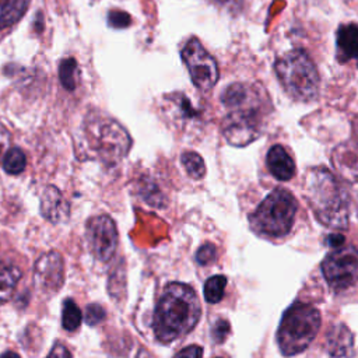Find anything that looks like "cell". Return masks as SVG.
<instances>
[{
  "label": "cell",
  "instance_id": "cell-1",
  "mask_svg": "<svg viewBox=\"0 0 358 358\" xmlns=\"http://www.w3.org/2000/svg\"><path fill=\"white\" fill-rule=\"evenodd\" d=\"M228 113L222 131L227 141L235 147H245L255 141L263 130L264 115L270 109L263 88L255 84L234 83L221 95Z\"/></svg>",
  "mask_w": 358,
  "mask_h": 358
},
{
  "label": "cell",
  "instance_id": "cell-2",
  "mask_svg": "<svg viewBox=\"0 0 358 358\" xmlns=\"http://www.w3.org/2000/svg\"><path fill=\"white\" fill-rule=\"evenodd\" d=\"M200 315L201 308L194 289L183 282H169L154 312V334L161 343L175 341L194 329Z\"/></svg>",
  "mask_w": 358,
  "mask_h": 358
},
{
  "label": "cell",
  "instance_id": "cell-3",
  "mask_svg": "<svg viewBox=\"0 0 358 358\" xmlns=\"http://www.w3.org/2000/svg\"><path fill=\"white\" fill-rule=\"evenodd\" d=\"M306 199L317 220L333 228L348 224V194L326 168H313L306 175Z\"/></svg>",
  "mask_w": 358,
  "mask_h": 358
},
{
  "label": "cell",
  "instance_id": "cell-4",
  "mask_svg": "<svg viewBox=\"0 0 358 358\" xmlns=\"http://www.w3.org/2000/svg\"><path fill=\"white\" fill-rule=\"evenodd\" d=\"M274 71L285 92L295 101L309 102L319 92V73L306 52L294 49L275 60Z\"/></svg>",
  "mask_w": 358,
  "mask_h": 358
},
{
  "label": "cell",
  "instance_id": "cell-5",
  "mask_svg": "<svg viewBox=\"0 0 358 358\" xmlns=\"http://www.w3.org/2000/svg\"><path fill=\"white\" fill-rule=\"evenodd\" d=\"M319 310L303 302L292 303L282 315L277 343L284 355H295L308 348L320 327Z\"/></svg>",
  "mask_w": 358,
  "mask_h": 358
},
{
  "label": "cell",
  "instance_id": "cell-6",
  "mask_svg": "<svg viewBox=\"0 0 358 358\" xmlns=\"http://www.w3.org/2000/svg\"><path fill=\"white\" fill-rule=\"evenodd\" d=\"M296 200L285 189L273 190L250 215V225L257 234L280 238L287 235L296 215Z\"/></svg>",
  "mask_w": 358,
  "mask_h": 358
},
{
  "label": "cell",
  "instance_id": "cell-7",
  "mask_svg": "<svg viewBox=\"0 0 358 358\" xmlns=\"http://www.w3.org/2000/svg\"><path fill=\"white\" fill-rule=\"evenodd\" d=\"M90 145L106 165L117 164L130 150L129 133L117 122L103 119L90 126Z\"/></svg>",
  "mask_w": 358,
  "mask_h": 358
},
{
  "label": "cell",
  "instance_id": "cell-8",
  "mask_svg": "<svg viewBox=\"0 0 358 358\" xmlns=\"http://www.w3.org/2000/svg\"><path fill=\"white\" fill-rule=\"evenodd\" d=\"M324 280L334 291H343L358 282V249L337 248L322 262Z\"/></svg>",
  "mask_w": 358,
  "mask_h": 358
},
{
  "label": "cell",
  "instance_id": "cell-9",
  "mask_svg": "<svg viewBox=\"0 0 358 358\" xmlns=\"http://www.w3.org/2000/svg\"><path fill=\"white\" fill-rule=\"evenodd\" d=\"M180 55L194 87L203 92L210 91L218 80V66L215 59L196 38L186 42Z\"/></svg>",
  "mask_w": 358,
  "mask_h": 358
},
{
  "label": "cell",
  "instance_id": "cell-10",
  "mask_svg": "<svg viewBox=\"0 0 358 358\" xmlns=\"http://www.w3.org/2000/svg\"><path fill=\"white\" fill-rule=\"evenodd\" d=\"M85 238L92 256L99 262H109L117 248V229L115 221L106 215H95L87 221Z\"/></svg>",
  "mask_w": 358,
  "mask_h": 358
},
{
  "label": "cell",
  "instance_id": "cell-11",
  "mask_svg": "<svg viewBox=\"0 0 358 358\" xmlns=\"http://www.w3.org/2000/svg\"><path fill=\"white\" fill-rule=\"evenodd\" d=\"M64 282V262L57 250L43 253L34 264V285L43 295L57 292Z\"/></svg>",
  "mask_w": 358,
  "mask_h": 358
},
{
  "label": "cell",
  "instance_id": "cell-12",
  "mask_svg": "<svg viewBox=\"0 0 358 358\" xmlns=\"http://www.w3.org/2000/svg\"><path fill=\"white\" fill-rule=\"evenodd\" d=\"M41 214L52 224H62L69 220L70 207L62 192L53 186L48 185L41 194Z\"/></svg>",
  "mask_w": 358,
  "mask_h": 358
},
{
  "label": "cell",
  "instance_id": "cell-13",
  "mask_svg": "<svg viewBox=\"0 0 358 358\" xmlns=\"http://www.w3.org/2000/svg\"><path fill=\"white\" fill-rule=\"evenodd\" d=\"M333 161L340 172H348L350 178L358 179V127L354 136L336 150Z\"/></svg>",
  "mask_w": 358,
  "mask_h": 358
},
{
  "label": "cell",
  "instance_id": "cell-14",
  "mask_svg": "<svg viewBox=\"0 0 358 358\" xmlns=\"http://www.w3.org/2000/svg\"><path fill=\"white\" fill-rule=\"evenodd\" d=\"M266 162L270 173L281 182L289 180L295 175V164L285 148L280 144L273 145L268 150Z\"/></svg>",
  "mask_w": 358,
  "mask_h": 358
},
{
  "label": "cell",
  "instance_id": "cell-15",
  "mask_svg": "<svg viewBox=\"0 0 358 358\" xmlns=\"http://www.w3.org/2000/svg\"><path fill=\"white\" fill-rule=\"evenodd\" d=\"M337 56L340 63L358 57V25L344 24L337 29Z\"/></svg>",
  "mask_w": 358,
  "mask_h": 358
},
{
  "label": "cell",
  "instance_id": "cell-16",
  "mask_svg": "<svg viewBox=\"0 0 358 358\" xmlns=\"http://www.w3.org/2000/svg\"><path fill=\"white\" fill-rule=\"evenodd\" d=\"M327 350L333 357H348L352 350V334L344 324L334 326L326 338Z\"/></svg>",
  "mask_w": 358,
  "mask_h": 358
},
{
  "label": "cell",
  "instance_id": "cell-17",
  "mask_svg": "<svg viewBox=\"0 0 358 358\" xmlns=\"http://www.w3.org/2000/svg\"><path fill=\"white\" fill-rule=\"evenodd\" d=\"M21 278V270L8 262L0 263V305L6 303Z\"/></svg>",
  "mask_w": 358,
  "mask_h": 358
},
{
  "label": "cell",
  "instance_id": "cell-18",
  "mask_svg": "<svg viewBox=\"0 0 358 358\" xmlns=\"http://www.w3.org/2000/svg\"><path fill=\"white\" fill-rule=\"evenodd\" d=\"M31 0H0V28L15 24L27 11Z\"/></svg>",
  "mask_w": 358,
  "mask_h": 358
},
{
  "label": "cell",
  "instance_id": "cell-19",
  "mask_svg": "<svg viewBox=\"0 0 358 358\" xmlns=\"http://www.w3.org/2000/svg\"><path fill=\"white\" fill-rule=\"evenodd\" d=\"M83 320V315L77 303L67 298L63 301V309H62V324L63 329L67 331H76Z\"/></svg>",
  "mask_w": 358,
  "mask_h": 358
},
{
  "label": "cell",
  "instance_id": "cell-20",
  "mask_svg": "<svg viewBox=\"0 0 358 358\" xmlns=\"http://www.w3.org/2000/svg\"><path fill=\"white\" fill-rule=\"evenodd\" d=\"M1 164H3V169L8 175H20L25 169L27 157L21 148L13 147V148H8Z\"/></svg>",
  "mask_w": 358,
  "mask_h": 358
},
{
  "label": "cell",
  "instance_id": "cell-21",
  "mask_svg": "<svg viewBox=\"0 0 358 358\" xmlns=\"http://www.w3.org/2000/svg\"><path fill=\"white\" fill-rule=\"evenodd\" d=\"M182 165L186 169L187 175L193 179H201L206 175V165L203 158L194 151H186L180 157Z\"/></svg>",
  "mask_w": 358,
  "mask_h": 358
},
{
  "label": "cell",
  "instance_id": "cell-22",
  "mask_svg": "<svg viewBox=\"0 0 358 358\" xmlns=\"http://www.w3.org/2000/svg\"><path fill=\"white\" fill-rule=\"evenodd\" d=\"M227 285L225 275H213L204 284V298L208 303H217L222 299Z\"/></svg>",
  "mask_w": 358,
  "mask_h": 358
},
{
  "label": "cell",
  "instance_id": "cell-23",
  "mask_svg": "<svg viewBox=\"0 0 358 358\" xmlns=\"http://www.w3.org/2000/svg\"><path fill=\"white\" fill-rule=\"evenodd\" d=\"M76 71H77V62L73 57H67L60 63L59 67V77L63 87L69 91L76 88Z\"/></svg>",
  "mask_w": 358,
  "mask_h": 358
},
{
  "label": "cell",
  "instance_id": "cell-24",
  "mask_svg": "<svg viewBox=\"0 0 358 358\" xmlns=\"http://www.w3.org/2000/svg\"><path fill=\"white\" fill-rule=\"evenodd\" d=\"M106 313H105V309L99 305V303H90L85 309V316H84V320L87 322V324L90 326H95L98 323H101L103 319H105Z\"/></svg>",
  "mask_w": 358,
  "mask_h": 358
},
{
  "label": "cell",
  "instance_id": "cell-25",
  "mask_svg": "<svg viewBox=\"0 0 358 358\" xmlns=\"http://www.w3.org/2000/svg\"><path fill=\"white\" fill-rule=\"evenodd\" d=\"M215 256H217V249L213 243L207 242L204 245H201L197 252H196V260L199 264L204 266V264H210L211 262L215 260Z\"/></svg>",
  "mask_w": 358,
  "mask_h": 358
},
{
  "label": "cell",
  "instance_id": "cell-26",
  "mask_svg": "<svg viewBox=\"0 0 358 358\" xmlns=\"http://www.w3.org/2000/svg\"><path fill=\"white\" fill-rule=\"evenodd\" d=\"M108 22L113 28H126L131 24V17L122 10H113L108 14Z\"/></svg>",
  "mask_w": 358,
  "mask_h": 358
},
{
  "label": "cell",
  "instance_id": "cell-27",
  "mask_svg": "<svg viewBox=\"0 0 358 358\" xmlns=\"http://www.w3.org/2000/svg\"><path fill=\"white\" fill-rule=\"evenodd\" d=\"M228 333H229V323L225 319H220L218 322H215L213 327V338L215 343H222L228 336Z\"/></svg>",
  "mask_w": 358,
  "mask_h": 358
},
{
  "label": "cell",
  "instance_id": "cell-28",
  "mask_svg": "<svg viewBox=\"0 0 358 358\" xmlns=\"http://www.w3.org/2000/svg\"><path fill=\"white\" fill-rule=\"evenodd\" d=\"M10 141H11V136L10 131L7 130L6 126H3L0 123V161H3L6 152L10 148Z\"/></svg>",
  "mask_w": 358,
  "mask_h": 358
},
{
  "label": "cell",
  "instance_id": "cell-29",
  "mask_svg": "<svg viewBox=\"0 0 358 358\" xmlns=\"http://www.w3.org/2000/svg\"><path fill=\"white\" fill-rule=\"evenodd\" d=\"M203 357V348L200 345H189L183 350H180L173 358H201Z\"/></svg>",
  "mask_w": 358,
  "mask_h": 358
},
{
  "label": "cell",
  "instance_id": "cell-30",
  "mask_svg": "<svg viewBox=\"0 0 358 358\" xmlns=\"http://www.w3.org/2000/svg\"><path fill=\"white\" fill-rule=\"evenodd\" d=\"M46 358H71V352L69 351V348L64 344L56 343L52 347V350Z\"/></svg>",
  "mask_w": 358,
  "mask_h": 358
},
{
  "label": "cell",
  "instance_id": "cell-31",
  "mask_svg": "<svg viewBox=\"0 0 358 358\" xmlns=\"http://www.w3.org/2000/svg\"><path fill=\"white\" fill-rule=\"evenodd\" d=\"M215 1L218 6L227 7L229 10H239L242 6V0H213Z\"/></svg>",
  "mask_w": 358,
  "mask_h": 358
},
{
  "label": "cell",
  "instance_id": "cell-32",
  "mask_svg": "<svg viewBox=\"0 0 358 358\" xmlns=\"http://www.w3.org/2000/svg\"><path fill=\"white\" fill-rule=\"evenodd\" d=\"M327 243L329 246L337 249V248H341L343 243H344V236L341 234H331L329 238H327Z\"/></svg>",
  "mask_w": 358,
  "mask_h": 358
},
{
  "label": "cell",
  "instance_id": "cell-33",
  "mask_svg": "<svg viewBox=\"0 0 358 358\" xmlns=\"http://www.w3.org/2000/svg\"><path fill=\"white\" fill-rule=\"evenodd\" d=\"M0 358H21V357L17 352H14V351H4L0 355Z\"/></svg>",
  "mask_w": 358,
  "mask_h": 358
}]
</instances>
